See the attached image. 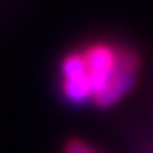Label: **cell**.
Here are the masks:
<instances>
[{"instance_id":"cell-1","label":"cell","mask_w":153,"mask_h":153,"mask_svg":"<svg viewBox=\"0 0 153 153\" xmlns=\"http://www.w3.org/2000/svg\"><path fill=\"white\" fill-rule=\"evenodd\" d=\"M117 58H119V66L114 79L91 102V105L97 109H111L114 105H117L121 100H125L135 90L137 82H139V74H141L143 68L141 52L129 40H117Z\"/></svg>"},{"instance_id":"cell-2","label":"cell","mask_w":153,"mask_h":153,"mask_svg":"<svg viewBox=\"0 0 153 153\" xmlns=\"http://www.w3.org/2000/svg\"><path fill=\"white\" fill-rule=\"evenodd\" d=\"M58 94L62 102L70 108H84L94 102V90L88 76L82 48L68 50L58 62Z\"/></svg>"},{"instance_id":"cell-3","label":"cell","mask_w":153,"mask_h":153,"mask_svg":"<svg viewBox=\"0 0 153 153\" xmlns=\"http://www.w3.org/2000/svg\"><path fill=\"white\" fill-rule=\"evenodd\" d=\"M84 52L85 64H88V76L94 90V100L102 94L108 84L114 79L119 66L117 58V40H103L96 38L79 46Z\"/></svg>"},{"instance_id":"cell-4","label":"cell","mask_w":153,"mask_h":153,"mask_svg":"<svg viewBox=\"0 0 153 153\" xmlns=\"http://www.w3.org/2000/svg\"><path fill=\"white\" fill-rule=\"evenodd\" d=\"M62 153H102L96 145H91L90 141H85L82 137H70L64 143Z\"/></svg>"}]
</instances>
